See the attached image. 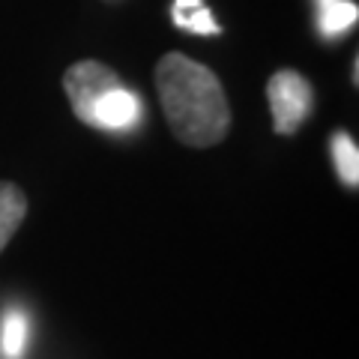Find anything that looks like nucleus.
<instances>
[{"label":"nucleus","mask_w":359,"mask_h":359,"mask_svg":"<svg viewBox=\"0 0 359 359\" xmlns=\"http://www.w3.org/2000/svg\"><path fill=\"white\" fill-rule=\"evenodd\" d=\"M171 135L192 150L216 147L231 132V105L222 78L204 63L168 51L153 72Z\"/></svg>","instance_id":"obj_1"},{"label":"nucleus","mask_w":359,"mask_h":359,"mask_svg":"<svg viewBox=\"0 0 359 359\" xmlns=\"http://www.w3.org/2000/svg\"><path fill=\"white\" fill-rule=\"evenodd\" d=\"M359 18V9L347 0H335V4H327L323 6V15H320V30L327 33L330 39L341 36L344 30H351Z\"/></svg>","instance_id":"obj_8"},{"label":"nucleus","mask_w":359,"mask_h":359,"mask_svg":"<svg viewBox=\"0 0 359 359\" xmlns=\"http://www.w3.org/2000/svg\"><path fill=\"white\" fill-rule=\"evenodd\" d=\"M27 216V195L25 189L0 180V252L9 245V240L15 237V231L21 228V222Z\"/></svg>","instance_id":"obj_5"},{"label":"nucleus","mask_w":359,"mask_h":359,"mask_svg":"<svg viewBox=\"0 0 359 359\" xmlns=\"http://www.w3.org/2000/svg\"><path fill=\"white\" fill-rule=\"evenodd\" d=\"M320 4H323V6H327V4H335V0H320Z\"/></svg>","instance_id":"obj_9"},{"label":"nucleus","mask_w":359,"mask_h":359,"mask_svg":"<svg viewBox=\"0 0 359 359\" xmlns=\"http://www.w3.org/2000/svg\"><path fill=\"white\" fill-rule=\"evenodd\" d=\"M174 25L192 33H222V27L212 21L210 9L201 0H177L174 4Z\"/></svg>","instance_id":"obj_7"},{"label":"nucleus","mask_w":359,"mask_h":359,"mask_svg":"<svg viewBox=\"0 0 359 359\" xmlns=\"http://www.w3.org/2000/svg\"><path fill=\"white\" fill-rule=\"evenodd\" d=\"M141 114L138 96L126 87H117L99 99V105L93 111V129H105V132H123L129 129Z\"/></svg>","instance_id":"obj_4"},{"label":"nucleus","mask_w":359,"mask_h":359,"mask_svg":"<svg viewBox=\"0 0 359 359\" xmlns=\"http://www.w3.org/2000/svg\"><path fill=\"white\" fill-rule=\"evenodd\" d=\"M117 87H123V78L99 60H78L63 72L66 99L72 105V114L84 126H93V111L99 105V99Z\"/></svg>","instance_id":"obj_3"},{"label":"nucleus","mask_w":359,"mask_h":359,"mask_svg":"<svg viewBox=\"0 0 359 359\" xmlns=\"http://www.w3.org/2000/svg\"><path fill=\"white\" fill-rule=\"evenodd\" d=\"M330 150H332L339 180L347 189H356L359 186V150H356V141L347 132H335L332 141H330Z\"/></svg>","instance_id":"obj_6"},{"label":"nucleus","mask_w":359,"mask_h":359,"mask_svg":"<svg viewBox=\"0 0 359 359\" xmlns=\"http://www.w3.org/2000/svg\"><path fill=\"white\" fill-rule=\"evenodd\" d=\"M266 102L273 114L276 135H297L314 108V90L311 84L294 69H278L266 81Z\"/></svg>","instance_id":"obj_2"}]
</instances>
